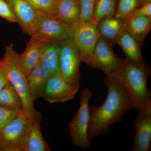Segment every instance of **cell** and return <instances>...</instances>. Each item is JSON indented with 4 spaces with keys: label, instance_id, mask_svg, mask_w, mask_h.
<instances>
[{
    "label": "cell",
    "instance_id": "1",
    "mask_svg": "<svg viewBox=\"0 0 151 151\" xmlns=\"http://www.w3.org/2000/svg\"><path fill=\"white\" fill-rule=\"evenodd\" d=\"M104 83L108 90L105 102L99 107H89L87 135L90 140L98 136L107 134L111 126L121 122L132 109L129 99L122 87L107 76Z\"/></svg>",
    "mask_w": 151,
    "mask_h": 151
},
{
    "label": "cell",
    "instance_id": "2",
    "mask_svg": "<svg viewBox=\"0 0 151 151\" xmlns=\"http://www.w3.org/2000/svg\"><path fill=\"white\" fill-rule=\"evenodd\" d=\"M151 74V67L147 63H134L125 58L121 67L106 76L124 89L132 109L139 111L151 107V93L147 85Z\"/></svg>",
    "mask_w": 151,
    "mask_h": 151
},
{
    "label": "cell",
    "instance_id": "3",
    "mask_svg": "<svg viewBox=\"0 0 151 151\" xmlns=\"http://www.w3.org/2000/svg\"><path fill=\"white\" fill-rule=\"evenodd\" d=\"M19 54L15 50L12 44L6 47L4 55L7 59L9 80L19 94L25 112L32 118L38 111L36 110L31 99L27 76L20 65Z\"/></svg>",
    "mask_w": 151,
    "mask_h": 151
},
{
    "label": "cell",
    "instance_id": "4",
    "mask_svg": "<svg viewBox=\"0 0 151 151\" xmlns=\"http://www.w3.org/2000/svg\"><path fill=\"white\" fill-rule=\"evenodd\" d=\"M92 95L90 89L86 88L83 90L78 111L68 124L72 142L76 147L81 149H89L92 144L87 135L89 119V102Z\"/></svg>",
    "mask_w": 151,
    "mask_h": 151
},
{
    "label": "cell",
    "instance_id": "5",
    "mask_svg": "<svg viewBox=\"0 0 151 151\" xmlns=\"http://www.w3.org/2000/svg\"><path fill=\"white\" fill-rule=\"evenodd\" d=\"M71 26L70 39L78 50L81 62L89 65L100 37L97 24L91 21H79Z\"/></svg>",
    "mask_w": 151,
    "mask_h": 151
},
{
    "label": "cell",
    "instance_id": "6",
    "mask_svg": "<svg viewBox=\"0 0 151 151\" xmlns=\"http://www.w3.org/2000/svg\"><path fill=\"white\" fill-rule=\"evenodd\" d=\"M81 62L78 50L70 38L59 41L60 73L68 81L79 88L80 65Z\"/></svg>",
    "mask_w": 151,
    "mask_h": 151
},
{
    "label": "cell",
    "instance_id": "7",
    "mask_svg": "<svg viewBox=\"0 0 151 151\" xmlns=\"http://www.w3.org/2000/svg\"><path fill=\"white\" fill-rule=\"evenodd\" d=\"M71 29V25L62 22L55 16L43 14L31 36L42 42L60 41L70 38Z\"/></svg>",
    "mask_w": 151,
    "mask_h": 151
},
{
    "label": "cell",
    "instance_id": "8",
    "mask_svg": "<svg viewBox=\"0 0 151 151\" xmlns=\"http://www.w3.org/2000/svg\"><path fill=\"white\" fill-rule=\"evenodd\" d=\"M113 45L110 42L100 37L88 66L101 70L106 76L121 67L125 58L119 57L115 54Z\"/></svg>",
    "mask_w": 151,
    "mask_h": 151
},
{
    "label": "cell",
    "instance_id": "9",
    "mask_svg": "<svg viewBox=\"0 0 151 151\" xmlns=\"http://www.w3.org/2000/svg\"><path fill=\"white\" fill-rule=\"evenodd\" d=\"M59 73L50 76L42 98L49 103H64L73 100L78 90Z\"/></svg>",
    "mask_w": 151,
    "mask_h": 151
},
{
    "label": "cell",
    "instance_id": "10",
    "mask_svg": "<svg viewBox=\"0 0 151 151\" xmlns=\"http://www.w3.org/2000/svg\"><path fill=\"white\" fill-rule=\"evenodd\" d=\"M31 118L21 113L0 130V143L19 146L25 150L27 135Z\"/></svg>",
    "mask_w": 151,
    "mask_h": 151
},
{
    "label": "cell",
    "instance_id": "11",
    "mask_svg": "<svg viewBox=\"0 0 151 151\" xmlns=\"http://www.w3.org/2000/svg\"><path fill=\"white\" fill-rule=\"evenodd\" d=\"M13 11L17 22L23 31L31 36L41 17L43 14L36 10L27 0H6Z\"/></svg>",
    "mask_w": 151,
    "mask_h": 151
},
{
    "label": "cell",
    "instance_id": "12",
    "mask_svg": "<svg viewBox=\"0 0 151 151\" xmlns=\"http://www.w3.org/2000/svg\"><path fill=\"white\" fill-rule=\"evenodd\" d=\"M138 117L132 124L135 135L132 151L151 150V107L139 111Z\"/></svg>",
    "mask_w": 151,
    "mask_h": 151
},
{
    "label": "cell",
    "instance_id": "13",
    "mask_svg": "<svg viewBox=\"0 0 151 151\" xmlns=\"http://www.w3.org/2000/svg\"><path fill=\"white\" fill-rule=\"evenodd\" d=\"M41 121V115L39 112L31 118L26 139V151L51 150L42 133Z\"/></svg>",
    "mask_w": 151,
    "mask_h": 151
},
{
    "label": "cell",
    "instance_id": "14",
    "mask_svg": "<svg viewBox=\"0 0 151 151\" xmlns=\"http://www.w3.org/2000/svg\"><path fill=\"white\" fill-rule=\"evenodd\" d=\"M59 41L42 42L40 50V63L50 75L59 73Z\"/></svg>",
    "mask_w": 151,
    "mask_h": 151
},
{
    "label": "cell",
    "instance_id": "15",
    "mask_svg": "<svg viewBox=\"0 0 151 151\" xmlns=\"http://www.w3.org/2000/svg\"><path fill=\"white\" fill-rule=\"evenodd\" d=\"M50 73L44 69L40 63L34 68L27 77L28 87L33 103L42 97Z\"/></svg>",
    "mask_w": 151,
    "mask_h": 151
},
{
    "label": "cell",
    "instance_id": "16",
    "mask_svg": "<svg viewBox=\"0 0 151 151\" xmlns=\"http://www.w3.org/2000/svg\"><path fill=\"white\" fill-rule=\"evenodd\" d=\"M116 43L122 47L127 60L136 63L145 62L141 52L143 42L135 39L125 28L118 36Z\"/></svg>",
    "mask_w": 151,
    "mask_h": 151
},
{
    "label": "cell",
    "instance_id": "17",
    "mask_svg": "<svg viewBox=\"0 0 151 151\" xmlns=\"http://www.w3.org/2000/svg\"><path fill=\"white\" fill-rule=\"evenodd\" d=\"M40 40L31 36L24 52L19 54L20 65L27 76L40 61Z\"/></svg>",
    "mask_w": 151,
    "mask_h": 151
},
{
    "label": "cell",
    "instance_id": "18",
    "mask_svg": "<svg viewBox=\"0 0 151 151\" xmlns=\"http://www.w3.org/2000/svg\"><path fill=\"white\" fill-rule=\"evenodd\" d=\"M126 19L119 18L115 16L104 18L97 24L99 35L110 42L116 44L118 36L125 28Z\"/></svg>",
    "mask_w": 151,
    "mask_h": 151
},
{
    "label": "cell",
    "instance_id": "19",
    "mask_svg": "<svg viewBox=\"0 0 151 151\" xmlns=\"http://www.w3.org/2000/svg\"><path fill=\"white\" fill-rule=\"evenodd\" d=\"M80 9L78 0H57L56 17L72 25L79 21Z\"/></svg>",
    "mask_w": 151,
    "mask_h": 151
},
{
    "label": "cell",
    "instance_id": "20",
    "mask_svg": "<svg viewBox=\"0 0 151 151\" xmlns=\"http://www.w3.org/2000/svg\"><path fill=\"white\" fill-rule=\"evenodd\" d=\"M125 29L135 39L144 42L151 29V16H140L126 18Z\"/></svg>",
    "mask_w": 151,
    "mask_h": 151
},
{
    "label": "cell",
    "instance_id": "21",
    "mask_svg": "<svg viewBox=\"0 0 151 151\" xmlns=\"http://www.w3.org/2000/svg\"><path fill=\"white\" fill-rule=\"evenodd\" d=\"M0 106L24 111L20 96L9 81L0 89Z\"/></svg>",
    "mask_w": 151,
    "mask_h": 151
},
{
    "label": "cell",
    "instance_id": "22",
    "mask_svg": "<svg viewBox=\"0 0 151 151\" xmlns=\"http://www.w3.org/2000/svg\"><path fill=\"white\" fill-rule=\"evenodd\" d=\"M118 0H96L91 21L97 24L104 18L115 16Z\"/></svg>",
    "mask_w": 151,
    "mask_h": 151
},
{
    "label": "cell",
    "instance_id": "23",
    "mask_svg": "<svg viewBox=\"0 0 151 151\" xmlns=\"http://www.w3.org/2000/svg\"><path fill=\"white\" fill-rule=\"evenodd\" d=\"M141 6V0H118L115 16L126 19L132 12Z\"/></svg>",
    "mask_w": 151,
    "mask_h": 151
},
{
    "label": "cell",
    "instance_id": "24",
    "mask_svg": "<svg viewBox=\"0 0 151 151\" xmlns=\"http://www.w3.org/2000/svg\"><path fill=\"white\" fill-rule=\"evenodd\" d=\"M34 8L43 14L56 16L57 0H27Z\"/></svg>",
    "mask_w": 151,
    "mask_h": 151
},
{
    "label": "cell",
    "instance_id": "25",
    "mask_svg": "<svg viewBox=\"0 0 151 151\" xmlns=\"http://www.w3.org/2000/svg\"><path fill=\"white\" fill-rule=\"evenodd\" d=\"M80 9L79 21H91L94 12L96 0H78Z\"/></svg>",
    "mask_w": 151,
    "mask_h": 151
},
{
    "label": "cell",
    "instance_id": "26",
    "mask_svg": "<svg viewBox=\"0 0 151 151\" xmlns=\"http://www.w3.org/2000/svg\"><path fill=\"white\" fill-rule=\"evenodd\" d=\"M24 112V111L14 110L0 106V130Z\"/></svg>",
    "mask_w": 151,
    "mask_h": 151
},
{
    "label": "cell",
    "instance_id": "27",
    "mask_svg": "<svg viewBox=\"0 0 151 151\" xmlns=\"http://www.w3.org/2000/svg\"><path fill=\"white\" fill-rule=\"evenodd\" d=\"M0 17L11 22H17L13 11L6 0H0Z\"/></svg>",
    "mask_w": 151,
    "mask_h": 151
},
{
    "label": "cell",
    "instance_id": "28",
    "mask_svg": "<svg viewBox=\"0 0 151 151\" xmlns=\"http://www.w3.org/2000/svg\"><path fill=\"white\" fill-rule=\"evenodd\" d=\"M9 81L7 59L4 55L2 58L0 60V89Z\"/></svg>",
    "mask_w": 151,
    "mask_h": 151
},
{
    "label": "cell",
    "instance_id": "29",
    "mask_svg": "<svg viewBox=\"0 0 151 151\" xmlns=\"http://www.w3.org/2000/svg\"><path fill=\"white\" fill-rule=\"evenodd\" d=\"M140 16H151V3L141 6L132 12L127 18Z\"/></svg>",
    "mask_w": 151,
    "mask_h": 151
},
{
    "label": "cell",
    "instance_id": "30",
    "mask_svg": "<svg viewBox=\"0 0 151 151\" xmlns=\"http://www.w3.org/2000/svg\"><path fill=\"white\" fill-rule=\"evenodd\" d=\"M0 151H24L19 146L0 143Z\"/></svg>",
    "mask_w": 151,
    "mask_h": 151
},
{
    "label": "cell",
    "instance_id": "31",
    "mask_svg": "<svg viewBox=\"0 0 151 151\" xmlns=\"http://www.w3.org/2000/svg\"><path fill=\"white\" fill-rule=\"evenodd\" d=\"M141 1H142V0H141Z\"/></svg>",
    "mask_w": 151,
    "mask_h": 151
}]
</instances>
